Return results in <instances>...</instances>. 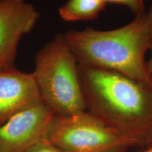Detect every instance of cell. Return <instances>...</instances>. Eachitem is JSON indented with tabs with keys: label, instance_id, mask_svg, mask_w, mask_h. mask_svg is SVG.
Returning a JSON list of instances; mask_svg holds the SVG:
<instances>
[{
	"label": "cell",
	"instance_id": "6da1fadb",
	"mask_svg": "<svg viewBox=\"0 0 152 152\" xmlns=\"http://www.w3.org/2000/svg\"><path fill=\"white\" fill-rule=\"evenodd\" d=\"M87 111L134 142L152 144V85L78 63Z\"/></svg>",
	"mask_w": 152,
	"mask_h": 152
},
{
	"label": "cell",
	"instance_id": "7a4b0ae2",
	"mask_svg": "<svg viewBox=\"0 0 152 152\" xmlns=\"http://www.w3.org/2000/svg\"><path fill=\"white\" fill-rule=\"evenodd\" d=\"M80 64L112 70L152 85L145 54L151 47L147 13L111 30L86 28L64 34Z\"/></svg>",
	"mask_w": 152,
	"mask_h": 152
},
{
	"label": "cell",
	"instance_id": "3957f363",
	"mask_svg": "<svg viewBox=\"0 0 152 152\" xmlns=\"http://www.w3.org/2000/svg\"><path fill=\"white\" fill-rule=\"evenodd\" d=\"M33 72L41 100L56 115L87 111L78 61L64 34H58L38 51Z\"/></svg>",
	"mask_w": 152,
	"mask_h": 152
},
{
	"label": "cell",
	"instance_id": "277c9868",
	"mask_svg": "<svg viewBox=\"0 0 152 152\" xmlns=\"http://www.w3.org/2000/svg\"><path fill=\"white\" fill-rule=\"evenodd\" d=\"M63 152H124L134 142L85 111L54 115L46 137Z\"/></svg>",
	"mask_w": 152,
	"mask_h": 152
},
{
	"label": "cell",
	"instance_id": "5b68a950",
	"mask_svg": "<svg viewBox=\"0 0 152 152\" xmlns=\"http://www.w3.org/2000/svg\"><path fill=\"white\" fill-rule=\"evenodd\" d=\"M54 115L42 101L17 112L0 125V152H26L46 137Z\"/></svg>",
	"mask_w": 152,
	"mask_h": 152
},
{
	"label": "cell",
	"instance_id": "8992f818",
	"mask_svg": "<svg viewBox=\"0 0 152 152\" xmlns=\"http://www.w3.org/2000/svg\"><path fill=\"white\" fill-rule=\"evenodd\" d=\"M39 16L26 0H0V68L14 67L19 42L33 29Z\"/></svg>",
	"mask_w": 152,
	"mask_h": 152
},
{
	"label": "cell",
	"instance_id": "52a82bcc",
	"mask_svg": "<svg viewBox=\"0 0 152 152\" xmlns=\"http://www.w3.org/2000/svg\"><path fill=\"white\" fill-rule=\"evenodd\" d=\"M42 101L33 73L0 68V125L20 110Z\"/></svg>",
	"mask_w": 152,
	"mask_h": 152
},
{
	"label": "cell",
	"instance_id": "ba28073f",
	"mask_svg": "<svg viewBox=\"0 0 152 152\" xmlns=\"http://www.w3.org/2000/svg\"><path fill=\"white\" fill-rule=\"evenodd\" d=\"M106 4L105 0H68L58 13L67 22L90 20L97 18Z\"/></svg>",
	"mask_w": 152,
	"mask_h": 152
},
{
	"label": "cell",
	"instance_id": "9c48e42d",
	"mask_svg": "<svg viewBox=\"0 0 152 152\" xmlns=\"http://www.w3.org/2000/svg\"><path fill=\"white\" fill-rule=\"evenodd\" d=\"M106 4H113L125 6L136 16L144 14V0H105Z\"/></svg>",
	"mask_w": 152,
	"mask_h": 152
},
{
	"label": "cell",
	"instance_id": "30bf717a",
	"mask_svg": "<svg viewBox=\"0 0 152 152\" xmlns=\"http://www.w3.org/2000/svg\"><path fill=\"white\" fill-rule=\"evenodd\" d=\"M26 152H63L58 147L51 143L46 137L38 141Z\"/></svg>",
	"mask_w": 152,
	"mask_h": 152
},
{
	"label": "cell",
	"instance_id": "8fae6325",
	"mask_svg": "<svg viewBox=\"0 0 152 152\" xmlns=\"http://www.w3.org/2000/svg\"><path fill=\"white\" fill-rule=\"evenodd\" d=\"M148 18H149V25H150V32H151V47L150 49L151 50V56L149 61H147V68L149 71V75L151 76L152 79V6L150 9L149 13H147Z\"/></svg>",
	"mask_w": 152,
	"mask_h": 152
},
{
	"label": "cell",
	"instance_id": "7c38bea8",
	"mask_svg": "<svg viewBox=\"0 0 152 152\" xmlns=\"http://www.w3.org/2000/svg\"><path fill=\"white\" fill-rule=\"evenodd\" d=\"M142 152H152V147H150L149 148H148L147 149H146L145 151H144Z\"/></svg>",
	"mask_w": 152,
	"mask_h": 152
}]
</instances>
